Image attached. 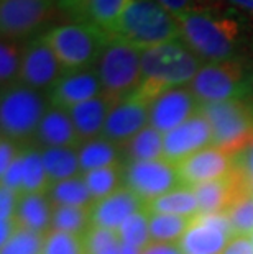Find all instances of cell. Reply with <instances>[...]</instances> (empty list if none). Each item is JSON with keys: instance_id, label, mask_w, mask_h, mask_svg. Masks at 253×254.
Segmentation results:
<instances>
[{"instance_id": "obj_1", "label": "cell", "mask_w": 253, "mask_h": 254, "mask_svg": "<svg viewBox=\"0 0 253 254\" xmlns=\"http://www.w3.org/2000/svg\"><path fill=\"white\" fill-rule=\"evenodd\" d=\"M177 21L181 40L207 64L239 58L244 45V23L230 12L196 8Z\"/></svg>"}, {"instance_id": "obj_2", "label": "cell", "mask_w": 253, "mask_h": 254, "mask_svg": "<svg viewBox=\"0 0 253 254\" xmlns=\"http://www.w3.org/2000/svg\"><path fill=\"white\" fill-rule=\"evenodd\" d=\"M201 61L182 40L143 50L142 84L132 99L150 105L166 90L191 84L201 71Z\"/></svg>"}, {"instance_id": "obj_3", "label": "cell", "mask_w": 253, "mask_h": 254, "mask_svg": "<svg viewBox=\"0 0 253 254\" xmlns=\"http://www.w3.org/2000/svg\"><path fill=\"white\" fill-rule=\"evenodd\" d=\"M112 36L143 51L181 40V28L158 0H128Z\"/></svg>"}, {"instance_id": "obj_4", "label": "cell", "mask_w": 253, "mask_h": 254, "mask_svg": "<svg viewBox=\"0 0 253 254\" xmlns=\"http://www.w3.org/2000/svg\"><path fill=\"white\" fill-rule=\"evenodd\" d=\"M102 95L117 105L132 99L142 84V51L117 36H110L95 63Z\"/></svg>"}, {"instance_id": "obj_5", "label": "cell", "mask_w": 253, "mask_h": 254, "mask_svg": "<svg viewBox=\"0 0 253 254\" xmlns=\"http://www.w3.org/2000/svg\"><path fill=\"white\" fill-rule=\"evenodd\" d=\"M214 131V144L230 158L253 146V97L201 105Z\"/></svg>"}, {"instance_id": "obj_6", "label": "cell", "mask_w": 253, "mask_h": 254, "mask_svg": "<svg viewBox=\"0 0 253 254\" xmlns=\"http://www.w3.org/2000/svg\"><path fill=\"white\" fill-rule=\"evenodd\" d=\"M110 36L85 21L58 25L43 33L66 71L95 66Z\"/></svg>"}, {"instance_id": "obj_7", "label": "cell", "mask_w": 253, "mask_h": 254, "mask_svg": "<svg viewBox=\"0 0 253 254\" xmlns=\"http://www.w3.org/2000/svg\"><path fill=\"white\" fill-rule=\"evenodd\" d=\"M201 105L219 104L234 99L252 97L250 71L240 58L224 63L204 64L201 71L187 85Z\"/></svg>"}, {"instance_id": "obj_8", "label": "cell", "mask_w": 253, "mask_h": 254, "mask_svg": "<svg viewBox=\"0 0 253 254\" xmlns=\"http://www.w3.org/2000/svg\"><path fill=\"white\" fill-rule=\"evenodd\" d=\"M46 105L48 102L40 90L30 89L20 82L3 89L0 104L2 138L20 143L36 134L48 112Z\"/></svg>"}, {"instance_id": "obj_9", "label": "cell", "mask_w": 253, "mask_h": 254, "mask_svg": "<svg viewBox=\"0 0 253 254\" xmlns=\"http://www.w3.org/2000/svg\"><path fill=\"white\" fill-rule=\"evenodd\" d=\"M58 8L55 0H2L0 30L2 40L20 41L41 30Z\"/></svg>"}, {"instance_id": "obj_10", "label": "cell", "mask_w": 253, "mask_h": 254, "mask_svg": "<svg viewBox=\"0 0 253 254\" xmlns=\"http://www.w3.org/2000/svg\"><path fill=\"white\" fill-rule=\"evenodd\" d=\"M123 182L145 203L182 186L177 167L165 159L128 163L123 167Z\"/></svg>"}, {"instance_id": "obj_11", "label": "cell", "mask_w": 253, "mask_h": 254, "mask_svg": "<svg viewBox=\"0 0 253 254\" xmlns=\"http://www.w3.org/2000/svg\"><path fill=\"white\" fill-rule=\"evenodd\" d=\"M66 69L43 35L33 38L21 51V69L18 82L35 90H51Z\"/></svg>"}, {"instance_id": "obj_12", "label": "cell", "mask_w": 253, "mask_h": 254, "mask_svg": "<svg viewBox=\"0 0 253 254\" xmlns=\"http://www.w3.org/2000/svg\"><path fill=\"white\" fill-rule=\"evenodd\" d=\"M209 146H214V131L207 117L199 109L196 115L165 134V161L177 166Z\"/></svg>"}, {"instance_id": "obj_13", "label": "cell", "mask_w": 253, "mask_h": 254, "mask_svg": "<svg viewBox=\"0 0 253 254\" xmlns=\"http://www.w3.org/2000/svg\"><path fill=\"white\" fill-rule=\"evenodd\" d=\"M199 109L201 104L192 95L189 87H176L166 90L148 105L150 123L158 131L166 134L184 123L187 118L196 115Z\"/></svg>"}, {"instance_id": "obj_14", "label": "cell", "mask_w": 253, "mask_h": 254, "mask_svg": "<svg viewBox=\"0 0 253 254\" xmlns=\"http://www.w3.org/2000/svg\"><path fill=\"white\" fill-rule=\"evenodd\" d=\"M232 159L234 158H230L225 151L214 144L189 156L176 167L177 172H179L182 186L192 187L197 186V184L217 181L225 177L235 166Z\"/></svg>"}, {"instance_id": "obj_15", "label": "cell", "mask_w": 253, "mask_h": 254, "mask_svg": "<svg viewBox=\"0 0 253 254\" xmlns=\"http://www.w3.org/2000/svg\"><path fill=\"white\" fill-rule=\"evenodd\" d=\"M148 122V104L137 99H128L112 107L100 138L122 146L137 136L143 128H147Z\"/></svg>"}, {"instance_id": "obj_16", "label": "cell", "mask_w": 253, "mask_h": 254, "mask_svg": "<svg viewBox=\"0 0 253 254\" xmlns=\"http://www.w3.org/2000/svg\"><path fill=\"white\" fill-rule=\"evenodd\" d=\"M102 95V84L94 67L66 71L50 90L51 105L69 110L71 107Z\"/></svg>"}, {"instance_id": "obj_17", "label": "cell", "mask_w": 253, "mask_h": 254, "mask_svg": "<svg viewBox=\"0 0 253 254\" xmlns=\"http://www.w3.org/2000/svg\"><path fill=\"white\" fill-rule=\"evenodd\" d=\"M145 208V202L128 187H120L112 195L94 205L92 225L107 230H118L123 221Z\"/></svg>"}, {"instance_id": "obj_18", "label": "cell", "mask_w": 253, "mask_h": 254, "mask_svg": "<svg viewBox=\"0 0 253 254\" xmlns=\"http://www.w3.org/2000/svg\"><path fill=\"white\" fill-rule=\"evenodd\" d=\"M35 136L45 148H78L83 144L69 112L55 105L48 109Z\"/></svg>"}, {"instance_id": "obj_19", "label": "cell", "mask_w": 253, "mask_h": 254, "mask_svg": "<svg viewBox=\"0 0 253 254\" xmlns=\"http://www.w3.org/2000/svg\"><path fill=\"white\" fill-rule=\"evenodd\" d=\"M13 220L18 228L46 235L53 226V203L45 193H18Z\"/></svg>"}, {"instance_id": "obj_20", "label": "cell", "mask_w": 253, "mask_h": 254, "mask_svg": "<svg viewBox=\"0 0 253 254\" xmlns=\"http://www.w3.org/2000/svg\"><path fill=\"white\" fill-rule=\"evenodd\" d=\"M112 105L104 95H99L95 99H90L83 104L71 107L68 112L73 118L74 127L78 129L81 141H90L102 136L107 117L112 110Z\"/></svg>"}, {"instance_id": "obj_21", "label": "cell", "mask_w": 253, "mask_h": 254, "mask_svg": "<svg viewBox=\"0 0 253 254\" xmlns=\"http://www.w3.org/2000/svg\"><path fill=\"white\" fill-rule=\"evenodd\" d=\"M128 0H78L71 15L112 35Z\"/></svg>"}, {"instance_id": "obj_22", "label": "cell", "mask_w": 253, "mask_h": 254, "mask_svg": "<svg viewBox=\"0 0 253 254\" xmlns=\"http://www.w3.org/2000/svg\"><path fill=\"white\" fill-rule=\"evenodd\" d=\"M230 240L232 238L220 230L199 223L192 218L191 228L182 236L179 246L186 254H222Z\"/></svg>"}, {"instance_id": "obj_23", "label": "cell", "mask_w": 253, "mask_h": 254, "mask_svg": "<svg viewBox=\"0 0 253 254\" xmlns=\"http://www.w3.org/2000/svg\"><path fill=\"white\" fill-rule=\"evenodd\" d=\"M145 210L148 213H165V215H177V217L194 218L201 213L197 197L194 190L187 186H181L168 192L165 195L145 203Z\"/></svg>"}, {"instance_id": "obj_24", "label": "cell", "mask_w": 253, "mask_h": 254, "mask_svg": "<svg viewBox=\"0 0 253 254\" xmlns=\"http://www.w3.org/2000/svg\"><path fill=\"white\" fill-rule=\"evenodd\" d=\"M120 149L127 156L128 163L165 159V134L148 125L130 141L122 144Z\"/></svg>"}, {"instance_id": "obj_25", "label": "cell", "mask_w": 253, "mask_h": 254, "mask_svg": "<svg viewBox=\"0 0 253 254\" xmlns=\"http://www.w3.org/2000/svg\"><path fill=\"white\" fill-rule=\"evenodd\" d=\"M43 164L53 184L79 177L83 174L79 163V153L74 148H46L41 153Z\"/></svg>"}, {"instance_id": "obj_26", "label": "cell", "mask_w": 253, "mask_h": 254, "mask_svg": "<svg viewBox=\"0 0 253 254\" xmlns=\"http://www.w3.org/2000/svg\"><path fill=\"white\" fill-rule=\"evenodd\" d=\"M79 163L81 171L89 172L100 167L118 166L120 161V146L107 141L104 138H95L79 146Z\"/></svg>"}, {"instance_id": "obj_27", "label": "cell", "mask_w": 253, "mask_h": 254, "mask_svg": "<svg viewBox=\"0 0 253 254\" xmlns=\"http://www.w3.org/2000/svg\"><path fill=\"white\" fill-rule=\"evenodd\" d=\"M50 200L53 205H63V207H79V208H94L97 203L89 192L84 182V177H74V179L53 184L50 189Z\"/></svg>"}, {"instance_id": "obj_28", "label": "cell", "mask_w": 253, "mask_h": 254, "mask_svg": "<svg viewBox=\"0 0 253 254\" xmlns=\"http://www.w3.org/2000/svg\"><path fill=\"white\" fill-rule=\"evenodd\" d=\"M192 218L177 215L150 213V240L153 243H177L191 228Z\"/></svg>"}, {"instance_id": "obj_29", "label": "cell", "mask_w": 253, "mask_h": 254, "mask_svg": "<svg viewBox=\"0 0 253 254\" xmlns=\"http://www.w3.org/2000/svg\"><path fill=\"white\" fill-rule=\"evenodd\" d=\"M92 226V210L53 205V230L83 236Z\"/></svg>"}, {"instance_id": "obj_30", "label": "cell", "mask_w": 253, "mask_h": 254, "mask_svg": "<svg viewBox=\"0 0 253 254\" xmlns=\"http://www.w3.org/2000/svg\"><path fill=\"white\" fill-rule=\"evenodd\" d=\"M123 167L110 166V167H100V169H94L89 172H84V182L87 186L89 192L92 193L95 202H100L105 197L112 195L120 189V184L123 179Z\"/></svg>"}, {"instance_id": "obj_31", "label": "cell", "mask_w": 253, "mask_h": 254, "mask_svg": "<svg viewBox=\"0 0 253 254\" xmlns=\"http://www.w3.org/2000/svg\"><path fill=\"white\" fill-rule=\"evenodd\" d=\"M51 189V181L45 171L41 153L26 151L23 153V182L20 193H45Z\"/></svg>"}, {"instance_id": "obj_32", "label": "cell", "mask_w": 253, "mask_h": 254, "mask_svg": "<svg viewBox=\"0 0 253 254\" xmlns=\"http://www.w3.org/2000/svg\"><path fill=\"white\" fill-rule=\"evenodd\" d=\"M191 189L197 197L201 213H225V205H227V182H225V177L197 184Z\"/></svg>"}, {"instance_id": "obj_33", "label": "cell", "mask_w": 253, "mask_h": 254, "mask_svg": "<svg viewBox=\"0 0 253 254\" xmlns=\"http://www.w3.org/2000/svg\"><path fill=\"white\" fill-rule=\"evenodd\" d=\"M84 248L87 254H120L122 240L117 230L90 226L83 235Z\"/></svg>"}, {"instance_id": "obj_34", "label": "cell", "mask_w": 253, "mask_h": 254, "mask_svg": "<svg viewBox=\"0 0 253 254\" xmlns=\"http://www.w3.org/2000/svg\"><path fill=\"white\" fill-rule=\"evenodd\" d=\"M21 51L17 41L2 40L0 45V82L2 90L10 85L18 84L20 69H21Z\"/></svg>"}, {"instance_id": "obj_35", "label": "cell", "mask_w": 253, "mask_h": 254, "mask_svg": "<svg viewBox=\"0 0 253 254\" xmlns=\"http://www.w3.org/2000/svg\"><path fill=\"white\" fill-rule=\"evenodd\" d=\"M122 243L143 250L150 241V213L147 210H140L130 218L123 221V225L117 230Z\"/></svg>"}, {"instance_id": "obj_36", "label": "cell", "mask_w": 253, "mask_h": 254, "mask_svg": "<svg viewBox=\"0 0 253 254\" xmlns=\"http://www.w3.org/2000/svg\"><path fill=\"white\" fill-rule=\"evenodd\" d=\"M41 254H87L84 248L83 236L50 230L45 235Z\"/></svg>"}, {"instance_id": "obj_37", "label": "cell", "mask_w": 253, "mask_h": 254, "mask_svg": "<svg viewBox=\"0 0 253 254\" xmlns=\"http://www.w3.org/2000/svg\"><path fill=\"white\" fill-rule=\"evenodd\" d=\"M45 235L18 228L10 240L2 246V254H41Z\"/></svg>"}, {"instance_id": "obj_38", "label": "cell", "mask_w": 253, "mask_h": 254, "mask_svg": "<svg viewBox=\"0 0 253 254\" xmlns=\"http://www.w3.org/2000/svg\"><path fill=\"white\" fill-rule=\"evenodd\" d=\"M237 235L253 233V195L244 198L227 213Z\"/></svg>"}, {"instance_id": "obj_39", "label": "cell", "mask_w": 253, "mask_h": 254, "mask_svg": "<svg viewBox=\"0 0 253 254\" xmlns=\"http://www.w3.org/2000/svg\"><path fill=\"white\" fill-rule=\"evenodd\" d=\"M21 182H23V153L18 154V158L2 176V187H7L10 190L20 193Z\"/></svg>"}, {"instance_id": "obj_40", "label": "cell", "mask_w": 253, "mask_h": 254, "mask_svg": "<svg viewBox=\"0 0 253 254\" xmlns=\"http://www.w3.org/2000/svg\"><path fill=\"white\" fill-rule=\"evenodd\" d=\"M17 200H18L17 192L10 190L7 187H2V190H0V220L7 221L13 218Z\"/></svg>"}, {"instance_id": "obj_41", "label": "cell", "mask_w": 253, "mask_h": 254, "mask_svg": "<svg viewBox=\"0 0 253 254\" xmlns=\"http://www.w3.org/2000/svg\"><path fill=\"white\" fill-rule=\"evenodd\" d=\"M18 151L17 146L13 141H10L7 138H2L0 141V174H5L7 169L13 164V161L18 158Z\"/></svg>"}, {"instance_id": "obj_42", "label": "cell", "mask_w": 253, "mask_h": 254, "mask_svg": "<svg viewBox=\"0 0 253 254\" xmlns=\"http://www.w3.org/2000/svg\"><path fill=\"white\" fill-rule=\"evenodd\" d=\"M222 254H253V241L249 235H237L229 241Z\"/></svg>"}, {"instance_id": "obj_43", "label": "cell", "mask_w": 253, "mask_h": 254, "mask_svg": "<svg viewBox=\"0 0 253 254\" xmlns=\"http://www.w3.org/2000/svg\"><path fill=\"white\" fill-rule=\"evenodd\" d=\"M158 2L176 18H179L182 15L189 13L192 10L197 8L194 5L196 0H158Z\"/></svg>"}, {"instance_id": "obj_44", "label": "cell", "mask_w": 253, "mask_h": 254, "mask_svg": "<svg viewBox=\"0 0 253 254\" xmlns=\"http://www.w3.org/2000/svg\"><path fill=\"white\" fill-rule=\"evenodd\" d=\"M142 254H186L177 243H153L150 241L142 250Z\"/></svg>"}, {"instance_id": "obj_45", "label": "cell", "mask_w": 253, "mask_h": 254, "mask_svg": "<svg viewBox=\"0 0 253 254\" xmlns=\"http://www.w3.org/2000/svg\"><path fill=\"white\" fill-rule=\"evenodd\" d=\"M230 5L244 12L247 17L253 20V0H229Z\"/></svg>"}, {"instance_id": "obj_46", "label": "cell", "mask_w": 253, "mask_h": 254, "mask_svg": "<svg viewBox=\"0 0 253 254\" xmlns=\"http://www.w3.org/2000/svg\"><path fill=\"white\" fill-rule=\"evenodd\" d=\"M55 2L59 10H63V12H66V13H71L78 0H55Z\"/></svg>"}, {"instance_id": "obj_47", "label": "cell", "mask_w": 253, "mask_h": 254, "mask_svg": "<svg viewBox=\"0 0 253 254\" xmlns=\"http://www.w3.org/2000/svg\"><path fill=\"white\" fill-rule=\"evenodd\" d=\"M196 2L201 3V8L204 10H217L219 5L222 3V0H196Z\"/></svg>"}, {"instance_id": "obj_48", "label": "cell", "mask_w": 253, "mask_h": 254, "mask_svg": "<svg viewBox=\"0 0 253 254\" xmlns=\"http://www.w3.org/2000/svg\"><path fill=\"white\" fill-rule=\"evenodd\" d=\"M120 254H142V250H138V248H135V246H130V245H125V243H122Z\"/></svg>"}, {"instance_id": "obj_49", "label": "cell", "mask_w": 253, "mask_h": 254, "mask_svg": "<svg viewBox=\"0 0 253 254\" xmlns=\"http://www.w3.org/2000/svg\"><path fill=\"white\" fill-rule=\"evenodd\" d=\"M245 156H247V158H245V161H244V164L253 172V146H252V148H250L249 151H247Z\"/></svg>"}, {"instance_id": "obj_50", "label": "cell", "mask_w": 253, "mask_h": 254, "mask_svg": "<svg viewBox=\"0 0 253 254\" xmlns=\"http://www.w3.org/2000/svg\"><path fill=\"white\" fill-rule=\"evenodd\" d=\"M250 85H252V92H253V69L250 71Z\"/></svg>"}, {"instance_id": "obj_51", "label": "cell", "mask_w": 253, "mask_h": 254, "mask_svg": "<svg viewBox=\"0 0 253 254\" xmlns=\"http://www.w3.org/2000/svg\"><path fill=\"white\" fill-rule=\"evenodd\" d=\"M250 236H252V241H253V233H252V235H250Z\"/></svg>"}]
</instances>
